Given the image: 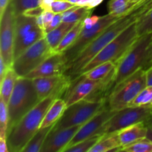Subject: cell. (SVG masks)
<instances>
[{
    "instance_id": "31",
    "label": "cell",
    "mask_w": 152,
    "mask_h": 152,
    "mask_svg": "<svg viewBox=\"0 0 152 152\" xmlns=\"http://www.w3.org/2000/svg\"><path fill=\"white\" fill-rule=\"evenodd\" d=\"M16 16L22 14L25 10L40 6V0H11Z\"/></svg>"
},
{
    "instance_id": "7",
    "label": "cell",
    "mask_w": 152,
    "mask_h": 152,
    "mask_svg": "<svg viewBox=\"0 0 152 152\" xmlns=\"http://www.w3.org/2000/svg\"><path fill=\"white\" fill-rule=\"evenodd\" d=\"M105 101H90L82 99L67 107L63 115L54 124L53 129H65L82 126L106 106Z\"/></svg>"
},
{
    "instance_id": "37",
    "label": "cell",
    "mask_w": 152,
    "mask_h": 152,
    "mask_svg": "<svg viewBox=\"0 0 152 152\" xmlns=\"http://www.w3.org/2000/svg\"><path fill=\"white\" fill-rule=\"evenodd\" d=\"M103 0H82L78 4V6H83V7H88L90 8L94 9L96 6L99 5Z\"/></svg>"
},
{
    "instance_id": "46",
    "label": "cell",
    "mask_w": 152,
    "mask_h": 152,
    "mask_svg": "<svg viewBox=\"0 0 152 152\" xmlns=\"http://www.w3.org/2000/svg\"><path fill=\"white\" fill-rule=\"evenodd\" d=\"M68 1H70V2H71L72 4H74V5L78 6V4H80V2L82 1V0H68Z\"/></svg>"
},
{
    "instance_id": "19",
    "label": "cell",
    "mask_w": 152,
    "mask_h": 152,
    "mask_svg": "<svg viewBox=\"0 0 152 152\" xmlns=\"http://www.w3.org/2000/svg\"><path fill=\"white\" fill-rule=\"evenodd\" d=\"M19 76L12 67L8 68L3 80L0 82V99L8 104L12 93L14 90Z\"/></svg>"
},
{
    "instance_id": "42",
    "label": "cell",
    "mask_w": 152,
    "mask_h": 152,
    "mask_svg": "<svg viewBox=\"0 0 152 152\" xmlns=\"http://www.w3.org/2000/svg\"><path fill=\"white\" fill-rule=\"evenodd\" d=\"M0 152H10L7 139L0 138Z\"/></svg>"
},
{
    "instance_id": "2",
    "label": "cell",
    "mask_w": 152,
    "mask_h": 152,
    "mask_svg": "<svg viewBox=\"0 0 152 152\" xmlns=\"http://www.w3.org/2000/svg\"><path fill=\"white\" fill-rule=\"evenodd\" d=\"M151 65L152 33H149L138 37L133 45L118 62L116 66L111 93L118 85L139 70L144 69L146 71Z\"/></svg>"
},
{
    "instance_id": "22",
    "label": "cell",
    "mask_w": 152,
    "mask_h": 152,
    "mask_svg": "<svg viewBox=\"0 0 152 152\" xmlns=\"http://www.w3.org/2000/svg\"><path fill=\"white\" fill-rule=\"evenodd\" d=\"M92 12L93 9L88 7L76 5L72 8L62 13L63 14L62 22H68V23H78L91 16Z\"/></svg>"
},
{
    "instance_id": "4",
    "label": "cell",
    "mask_w": 152,
    "mask_h": 152,
    "mask_svg": "<svg viewBox=\"0 0 152 152\" xmlns=\"http://www.w3.org/2000/svg\"><path fill=\"white\" fill-rule=\"evenodd\" d=\"M40 101L32 79L19 77L7 104L9 112L7 132Z\"/></svg>"
},
{
    "instance_id": "45",
    "label": "cell",
    "mask_w": 152,
    "mask_h": 152,
    "mask_svg": "<svg viewBox=\"0 0 152 152\" xmlns=\"http://www.w3.org/2000/svg\"><path fill=\"white\" fill-rule=\"evenodd\" d=\"M146 137L148 138L150 140L152 141V129H148V132H147Z\"/></svg>"
},
{
    "instance_id": "43",
    "label": "cell",
    "mask_w": 152,
    "mask_h": 152,
    "mask_svg": "<svg viewBox=\"0 0 152 152\" xmlns=\"http://www.w3.org/2000/svg\"><path fill=\"white\" fill-rule=\"evenodd\" d=\"M147 86H152V66L146 70Z\"/></svg>"
},
{
    "instance_id": "6",
    "label": "cell",
    "mask_w": 152,
    "mask_h": 152,
    "mask_svg": "<svg viewBox=\"0 0 152 152\" xmlns=\"http://www.w3.org/2000/svg\"><path fill=\"white\" fill-rule=\"evenodd\" d=\"M146 86V71L139 70L112 91L107 99V105L112 111L129 107L131 102Z\"/></svg>"
},
{
    "instance_id": "38",
    "label": "cell",
    "mask_w": 152,
    "mask_h": 152,
    "mask_svg": "<svg viewBox=\"0 0 152 152\" xmlns=\"http://www.w3.org/2000/svg\"><path fill=\"white\" fill-rule=\"evenodd\" d=\"M99 19V16H89V17L86 18V19H84V21H83L84 26L88 27V28H90V27L94 26V25H96V23L98 22Z\"/></svg>"
},
{
    "instance_id": "33",
    "label": "cell",
    "mask_w": 152,
    "mask_h": 152,
    "mask_svg": "<svg viewBox=\"0 0 152 152\" xmlns=\"http://www.w3.org/2000/svg\"><path fill=\"white\" fill-rule=\"evenodd\" d=\"M54 14L55 13L51 10H44L40 16L37 17V25L45 33L46 28L48 26L50 22H51Z\"/></svg>"
},
{
    "instance_id": "29",
    "label": "cell",
    "mask_w": 152,
    "mask_h": 152,
    "mask_svg": "<svg viewBox=\"0 0 152 152\" xmlns=\"http://www.w3.org/2000/svg\"><path fill=\"white\" fill-rule=\"evenodd\" d=\"M119 151L152 152V141L147 137L142 138L128 146L122 148Z\"/></svg>"
},
{
    "instance_id": "9",
    "label": "cell",
    "mask_w": 152,
    "mask_h": 152,
    "mask_svg": "<svg viewBox=\"0 0 152 152\" xmlns=\"http://www.w3.org/2000/svg\"><path fill=\"white\" fill-rule=\"evenodd\" d=\"M120 18L114 17L111 14H107L105 16H99V19L96 25L94 26L88 28L85 27L83 24V28L80 32V35L77 37L75 42L68 48L66 50L62 53L64 58L65 59L67 65V69L70 64L75 59V58L93 41L96 39L104 30L108 28L110 25Z\"/></svg>"
},
{
    "instance_id": "15",
    "label": "cell",
    "mask_w": 152,
    "mask_h": 152,
    "mask_svg": "<svg viewBox=\"0 0 152 152\" xmlns=\"http://www.w3.org/2000/svg\"><path fill=\"white\" fill-rule=\"evenodd\" d=\"M67 65L62 53H53L27 75L28 78L51 77L65 74Z\"/></svg>"
},
{
    "instance_id": "11",
    "label": "cell",
    "mask_w": 152,
    "mask_h": 152,
    "mask_svg": "<svg viewBox=\"0 0 152 152\" xmlns=\"http://www.w3.org/2000/svg\"><path fill=\"white\" fill-rule=\"evenodd\" d=\"M152 114L151 108L143 107H127L117 111L114 115L107 122L104 134L117 132L126 127L144 123Z\"/></svg>"
},
{
    "instance_id": "28",
    "label": "cell",
    "mask_w": 152,
    "mask_h": 152,
    "mask_svg": "<svg viewBox=\"0 0 152 152\" xmlns=\"http://www.w3.org/2000/svg\"><path fill=\"white\" fill-rule=\"evenodd\" d=\"M136 25L139 37L152 33V9L138 18Z\"/></svg>"
},
{
    "instance_id": "24",
    "label": "cell",
    "mask_w": 152,
    "mask_h": 152,
    "mask_svg": "<svg viewBox=\"0 0 152 152\" xmlns=\"http://www.w3.org/2000/svg\"><path fill=\"white\" fill-rule=\"evenodd\" d=\"M84 21V20H83ZM83 21L78 22L76 24L64 37L62 41L60 42L57 47L53 50V53H63L65 50L69 47H71L75 41L77 40V37L80 35L82 29L83 28Z\"/></svg>"
},
{
    "instance_id": "41",
    "label": "cell",
    "mask_w": 152,
    "mask_h": 152,
    "mask_svg": "<svg viewBox=\"0 0 152 152\" xmlns=\"http://www.w3.org/2000/svg\"><path fill=\"white\" fill-rule=\"evenodd\" d=\"M53 1L54 0H40V6L44 10H50Z\"/></svg>"
},
{
    "instance_id": "39",
    "label": "cell",
    "mask_w": 152,
    "mask_h": 152,
    "mask_svg": "<svg viewBox=\"0 0 152 152\" xmlns=\"http://www.w3.org/2000/svg\"><path fill=\"white\" fill-rule=\"evenodd\" d=\"M9 68H10V67H8L6 65L3 58L0 56V82L3 80Z\"/></svg>"
},
{
    "instance_id": "16",
    "label": "cell",
    "mask_w": 152,
    "mask_h": 152,
    "mask_svg": "<svg viewBox=\"0 0 152 152\" xmlns=\"http://www.w3.org/2000/svg\"><path fill=\"white\" fill-rule=\"evenodd\" d=\"M147 132L148 128L145 126L144 123H137L117 132L122 148L128 146L138 140L146 137Z\"/></svg>"
},
{
    "instance_id": "10",
    "label": "cell",
    "mask_w": 152,
    "mask_h": 152,
    "mask_svg": "<svg viewBox=\"0 0 152 152\" xmlns=\"http://www.w3.org/2000/svg\"><path fill=\"white\" fill-rule=\"evenodd\" d=\"M16 14L11 3L0 18V56L8 67H12L15 44Z\"/></svg>"
},
{
    "instance_id": "35",
    "label": "cell",
    "mask_w": 152,
    "mask_h": 152,
    "mask_svg": "<svg viewBox=\"0 0 152 152\" xmlns=\"http://www.w3.org/2000/svg\"><path fill=\"white\" fill-rule=\"evenodd\" d=\"M62 19H63V14L62 13H55L52 19L51 22L48 25V26L45 29V34H48L50 31H53L56 28H57L59 25L62 22Z\"/></svg>"
},
{
    "instance_id": "25",
    "label": "cell",
    "mask_w": 152,
    "mask_h": 152,
    "mask_svg": "<svg viewBox=\"0 0 152 152\" xmlns=\"http://www.w3.org/2000/svg\"><path fill=\"white\" fill-rule=\"evenodd\" d=\"M117 65L111 62H107L100 64L97 66L91 69L86 74H83V77L91 80H102L106 78L116 68ZM82 77V76H81Z\"/></svg>"
},
{
    "instance_id": "27",
    "label": "cell",
    "mask_w": 152,
    "mask_h": 152,
    "mask_svg": "<svg viewBox=\"0 0 152 152\" xmlns=\"http://www.w3.org/2000/svg\"><path fill=\"white\" fill-rule=\"evenodd\" d=\"M129 107H143L152 109V86H146L131 102Z\"/></svg>"
},
{
    "instance_id": "13",
    "label": "cell",
    "mask_w": 152,
    "mask_h": 152,
    "mask_svg": "<svg viewBox=\"0 0 152 152\" xmlns=\"http://www.w3.org/2000/svg\"><path fill=\"white\" fill-rule=\"evenodd\" d=\"M40 100L52 96L56 99L65 94L71 83L65 74L32 79Z\"/></svg>"
},
{
    "instance_id": "14",
    "label": "cell",
    "mask_w": 152,
    "mask_h": 152,
    "mask_svg": "<svg viewBox=\"0 0 152 152\" xmlns=\"http://www.w3.org/2000/svg\"><path fill=\"white\" fill-rule=\"evenodd\" d=\"M81 126L53 129L48 135L41 152H63Z\"/></svg>"
},
{
    "instance_id": "30",
    "label": "cell",
    "mask_w": 152,
    "mask_h": 152,
    "mask_svg": "<svg viewBox=\"0 0 152 152\" xmlns=\"http://www.w3.org/2000/svg\"><path fill=\"white\" fill-rule=\"evenodd\" d=\"M9 123V112L7 104L0 99V138L7 139Z\"/></svg>"
},
{
    "instance_id": "26",
    "label": "cell",
    "mask_w": 152,
    "mask_h": 152,
    "mask_svg": "<svg viewBox=\"0 0 152 152\" xmlns=\"http://www.w3.org/2000/svg\"><path fill=\"white\" fill-rule=\"evenodd\" d=\"M103 135L104 134L94 135L91 137L87 138V139L66 148L64 152H89Z\"/></svg>"
},
{
    "instance_id": "17",
    "label": "cell",
    "mask_w": 152,
    "mask_h": 152,
    "mask_svg": "<svg viewBox=\"0 0 152 152\" xmlns=\"http://www.w3.org/2000/svg\"><path fill=\"white\" fill-rule=\"evenodd\" d=\"M67 108V105L64 99L57 98L49 107L40 126V129L53 126L62 117Z\"/></svg>"
},
{
    "instance_id": "18",
    "label": "cell",
    "mask_w": 152,
    "mask_h": 152,
    "mask_svg": "<svg viewBox=\"0 0 152 152\" xmlns=\"http://www.w3.org/2000/svg\"><path fill=\"white\" fill-rule=\"evenodd\" d=\"M121 148L122 145L118 133L114 132L104 134L89 152L119 151Z\"/></svg>"
},
{
    "instance_id": "40",
    "label": "cell",
    "mask_w": 152,
    "mask_h": 152,
    "mask_svg": "<svg viewBox=\"0 0 152 152\" xmlns=\"http://www.w3.org/2000/svg\"><path fill=\"white\" fill-rule=\"evenodd\" d=\"M10 1L11 0H0V18L2 17L6 8L9 5Z\"/></svg>"
},
{
    "instance_id": "32",
    "label": "cell",
    "mask_w": 152,
    "mask_h": 152,
    "mask_svg": "<svg viewBox=\"0 0 152 152\" xmlns=\"http://www.w3.org/2000/svg\"><path fill=\"white\" fill-rule=\"evenodd\" d=\"M74 4L68 1V0H54L51 4V11L54 13H64L66 10L74 7Z\"/></svg>"
},
{
    "instance_id": "36",
    "label": "cell",
    "mask_w": 152,
    "mask_h": 152,
    "mask_svg": "<svg viewBox=\"0 0 152 152\" xmlns=\"http://www.w3.org/2000/svg\"><path fill=\"white\" fill-rule=\"evenodd\" d=\"M43 11H44V10L42 9V7L41 6H39V7H34V8H31L25 10L22 14L27 16H30V17L37 18L39 16H40L43 13Z\"/></svg>"
},
{
    "instance_id": "1",
    "label": "cell",
    "mask_w": 152,
    "mask_h": 152,
    "mask_svg": "<svg viewBox=\"0 0 152 152\" xmlns=\"http://www.w3.org/2000/svg\"><path fill=\"white\" fill-rule=\"evenodd\" d=\"M138 15L133 11L126 16L120 17L116 22L105 28L96 39L93 40L70 64L65 74L72 83L79 77L82 69L99 53L108 43L121 34L129 25L136 22Z\"/></svg>"
},
{
    "instance_id": "21",
    "label": "cell",
    "mask_w": 152,
    "mask_h": 152,
    "mask_svg": "<svg viewBox=\"0 0 152 152\" xmlns=\"http://www.w3.org/2000/svg\"><path fill=\"white\" fill-rule=\"evenodd\" d=\"M77 23H68V22H62L57 28L53 29V31H50L45 34V39L48 43L51 48V49L54 50L58 45L60 43L62 39L64 38L67 33Z\"/></svg>"
},
{
    "instance_id": "47",
    "label": "cell",
    "mask_w": 152,
    "mask_h": 152,
    "mask_svg": "<svg viewBox=\"0 0 152 152\" xmlns=\"http://www.w3.org/2000/svg\"><path fill=\"white\" fill-rule=\"evenodd\" d=\"M131 1H132V2H134V3H136V4H139V3H140V2H142V1H143V0H131Z\"/></svg>"
},
{
    "instance_id": "34",
    "label": "cell",
    "mask_w": 152,
    "mask_h": 152,
    "mask_svg": "<svg viewBox=\"0 0 152 152\" xmlns=\"http://www.w3.org/2000/svg\"><path fill=\"white\" fill-rule=\"evenodd\" d=\"M152 9V0H143L142 2L137 4L134 11L137 12L138 18L142 16Z\"/></svg>"
},
{
    "instance_id": "44",
    "label": "cell",
    "mask_w": 152,
    "mask_h": 152,
    "mask_svg": "<svg viewBox=\"0 0 152 152\" xmlns=\"http://www.w3.org/2000/svg\"><path fill=\"white\" fill-rule=\"evenodd\" d=\"M144 124L148 129H152V114L149 117V118H148L144 122Z\"/></svg>"
},
{
    "instance_id": "12",
    "label": "cell",
    "mask_w": 152,
    "mask_h": 152,
    "mask_svg": "<svg viewBox=\"0 0 152 152\" xmlns=\"http://www.w3.org/2000/svg\"><path fill=\"white\" fill-rule=\"evenodd\" d=\"M116 112L117 111H112L106 105V106L104 107L100 111L95 114L88 121L82 125L72 140L69 142L68 145L66 147V148H69V147L72 146L87 138L91 137L94 135L105 134L104 130H105V124L114 115Z\"/></svg>"
},
{
    "instance_id": "5",
    "label": "cell",
    "mask_w": 152,
    "mask_h": 152,
    "mask_svg": "<svg viewBox=\"0 0 152 152\" xmlns=\"http://www.w3.org/2000/svg\"><path fill=\"white\" fill-rule=\"evenodd\" d=\"M138 37L139 36L137 31V25L135 22L129 25L114 39L108 43L98 54H96L82 69L79 77L83 76L94 67L105 62H111L117 65L120 59L125 56L128 50L136 42Z\"/></svg>"
},
{
    "instance_id": "23",
    "label": "cell",
    "mask_w": 152,
    "mask_h": 152,
    "mask_svg": "<svg viewBox=\"0 0 152 152\" xmlns=\"http://www.w3.org/2000/svg\"><path fill=\"white\" fill-rule=\"evenodd\" d=\"M54 126V125H53ZM53 126L39 129L27 143L22 152H41L48 135L53 129Z\"/></svg>"
},
{
    "instance_id": "3",
    "label": "cell",
    "mask_w": 152,
    "mask_h": 152,
    "mask_svg": "<svg viewBox=\"0 0 152 152\" xmlns=\"http://www.w3.org/2000/svg\"><path fill=\"white\" fill-rule=\"evenodd\" d=\"M55 99V97L49 96L41 100L10 129L7 137L10 152H22L27 143L40 129L46 112Z\"/></svg>"
},
{
    "instance_id": "8",
    "label": "cell",
    "mask_w": 152,
    "mask_h": 152,
    "mask_svg": "<svg viewBox=\"0 0 152 152\" xmlns=\"http://www.w3.org/2000/svg\"><path fill=\"white\" fill-rule=\"evenodd\" d=\"M53 53V50L44 37L16 57L12 68L19 77H25Z\"/></svg>"
},
{
    "instance_id": "20",
    "label": "cell",
    "mask_w": 152,
    "mask_h": 152,
    "mask_svg": "<svg viewBox=\"0 0 152 152\" xmlns=\"http://www.w3.org/2000/svg\"><path fill=\"white\" fill-rule=\"evenodd\" d=\"M137 4L131 0H110L108 4V13L114 17H123L133 12Z\"/></svg>"
}]
</instances>
